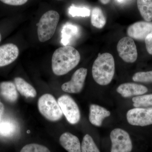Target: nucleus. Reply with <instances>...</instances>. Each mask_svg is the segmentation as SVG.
<instances>
[{"mask_svg": "<svg viewBox=\"0 0 152 152\" xmlns=\"http://www.w3.org/2000/svg\"><path fill=\"white\" fill-rule=\"evenodd\" d=\"M132 101L135 108L152 107V94L134 97Z\"/></svg>", "mask_w": 152, "mask_h": 152, "instance_id": "nucleus-21", "label": "nucleus"}, {"mask_svg": "<svg viewBox=\"0 0 152 152\" xmlns=\"http://www.w3.org/2000/svg\"><path fill=\"white\" fill-rule=\"evenodd\" d=\"M145 41L147 51L152 55V32L147 36Z\"/></svg>", "mask_w": 152, "mask_h": 152, "instance_id": "nucleus-27", "label": "nucleus"}, {"mask_svg": "<svg viewBox=\"0 0 152 152\" xmlns=\"http://www.w3.org/2000/svg\"><path fill=\"white\" fill-rule=\"evenodd\" d=\"M63 113L68 122L72 124H75L80 121V112L77 104L70 96L64 95L58 100Z\"/></svg>", "mask_w": 152, "mask_h": 152, "instance_id": "nucleus-6", "label": "nucleus"}, {"mask_svg": "<svg viewBox=\"0 0 152 152\" xmlns=\"http://www.w3.org/2000/svg\"><path fill=\"white\" fill-rule=\"evenodd\" d=\"M111 113L107 109L96 104H91L90 107L89 120L92 124L96 126H101L103 121L110 116Z\"/></svg>", "mask_w": 152, "mask_h": 152, "instance_id": "nucleus-13", "label": "nucleus"}, {"mask_svg": "<svg viewBox=\"0 0 152 152\" xmlns=\"http://www.w3.org/2000/svg\"><path fill=\"white\" fill-rule=\"evenodd\" d=\"M138 9L144 20L147 22L152 20V0H137Z\"/></svg>", "mask_w": 152, "mask_h": 152, "instance_id": "nucleus-19", "label": "nucleus"}, {"mask_svg": "<svg viewBox=\"0 0 152 152\" xmlns=\"http://www.w3.org/2000/svg\"><path fill=\"white\" fill-rule=\"evenodd\" d=\"M15 84L12 82H3L0 83V93L6 101L14 103L18 99V91Z\"/></svg>", "mask_w": 152, "mask_h": 152, "instance_id": "nucleus-16", "label": "nucleus"}, {"mask_svg": "<svg viewBox=\"0 0 152 152\" xmlns=\"http://www.w3.org/2000/svg\"><path fill=\"white\" fill-rule=\"evenodd\" d=\"M20 152H51L47 147L37 144H30L23 147Z\"/></svg>", "mask_w": 152, "mask_h": 152, "instance_id": "nucleus-25", "label": "nucleus"}, {"mask_svg": "<svg viewBox=\"0 0 152 152\" xmlns=\"http://www.w3.org/2000/svg\"><path fill=\"white\" fill-rule=\"evenodd\" d=\"M117 92L124 98L130 97L144 94L148 91L147 87L134 83H125L120 85Z\"/></svg>", "mask_w": 152, "mask_h": 152, "instance_id": "nucleus-12", "label": "nucleus"}, {"mask_svg": "<svg viewBox=\"0 0 152 152\" xmlns=\"http://www.w3.org/2000/svg\"><path fill=\"white\" fill-rule=\"evenodd\" d=\"M128 122L131 125L145 126L152 124V107L135 108L126 114Z\"/></svg>", "mask_w": 152, "mask_h": 152, "instance_id": "nucleus-7", "label": "nucleus"}, {"mask_svg": "<svg viewBox=\"0 0 152 152\" xmlns=\"http://www.w3.org/2000/svg\"><path fill=\"white\" fill-rule=\"evenodd\" d=\"M112 147L110 152H131L133 145L129 134L120 128L114 129L110 134Z\"/></svg>", "mask_w": 152, "mask_h": 152, "instance_id": "nucleus-5", "label": "nucleus"}, {"mask_svg": "<svg viewBox=\"0 0 152 152\" xmlns=\"http://www.w3.org/2000/svg\"><path fill=\"white\" fill-rule=\"evenodd\" d=\"M19 54L18 48L15 44H7L0 46V67L13 62Z\"/></svg>", "mask_w": 152, "mask_h": 152, "instance_id": "nucleus-11", "label": "nucleus"}, {"mask_svg": "<svg viewBox=\"0 0 152 152\" xmlns=\"http://www.w3.org/2000/svg\"><path fill=\"white\" fill-rule=\"evenodd\" d=\"M59 19V14L56 11H48L42 16L37 25L38 38L40 42H46L53 37Z\"/></svg>", "mask_w": 152, "mask_h": 152, "instance_id": "nucleus-3", "label": "nucleus"}, {"mask_svg": "<svg viewBox=\"0 0 152 152\" xmlns=\"http://www.w3.org/2000/svg\"><path fill=\"white\" fill-rule=\"evenodd\" d=\"M152 32V22L139 21L134 23L128 27V36L132 39L144 40Z\"/></svg>", "mask_w": 152, "mask_h": 152, "instance_id": "nucleus-10", "label": "nucleus"}, {"mask_svg": "<svg viewBox=\"0 0 152 152\" xmlns=\"http://www.w3.org/2000/svg\"><path fill=\"white\" fill-rule=\"evenodd\" d=\"M117 49L119 56L126 62L134 63L137 58L135 43L130 37H124L121 39L117 45Z\"/></svg>", "mask_w": 152, "mask_h": 152, "instance_id": "nucleus-8", "label": "nucleus"}, {"mask_svg": "<svg viewBox=\"0 0 152 152\" xmlns=\"http://www.w3.org/2000/svg\"><path fill=\"white\" fill-rule=\"evenodd\" d=\"M18 129L16 123L10 118H2L0 121V136L10 137L13 135Z\"/></svg>", "mask_w": 152, "mask_h": 152, "instance_id": "nucleus-18", "label": "nucleus"}, {"mask_svg": "<svg viewBox=\"0 0 152 152\" xmlns=\"http://www.w3.org/2000/svg\"><path fill=\"white\" fill-rule=\"evenodd\" d=\"M100 2L103 4H107L110 2L111 0H99Z\"/></svg>", "mask_w": 152, "mask_h": 152, "instance_id": "nucleus-29", "label": "nucleus"}, {"mask_svg": "<svg viewBox=\"0 0 152 152\" xmlns=\"http://www.w3.org/2000/svg\"><path fill=\"white\" fill-rule=\"evenodd\" d=\"M58 1H62V0H58Z\"/></svg>", "mask_w": 152, "mask_h": 152, "instance_id": "nucleus-32", "label": "nucleus"}, {"mask_svg": "<svg viewBox=\"0 0 152 152\" xmlns=\"http://www.w3.org/2000/svg\"><path fill=\"white\" fill-rule=\"evenodd\" d=\"M28 0H0L1 1L11 6H20L24 4Z\"/></svg>", "mask_w": 152, "mask_h": 152, "instance_id": "nucleus-26", "label": "nucleus"}, {"mask_svg": "<svg viewBox=\"0 0 152 152\" xmlns=\"http://www.w3.org/2000/svg\"><path fill=\"white\" fill-rule=\"evenodd\" d=\"M69 13L73 17H89L90 15V10L88 8L80 7L72 5L69 8Z\"/></svg>", "mask_w": 152, "mask_h": 152, "instance_id": "nucleus-23", "label": "nucleus"}, {"mask_svg": "<svg viewBox=\"0 0 152 152\" xmlns=\"http://www.w3.org/2000/svg\"><path fill=\"white\" fill-rule=\"evenodd\" d=\"M82 152H100L91 137L87 134L84 137L81 144Z\"/></svg>", "mask_w": 152, "mask_h": 152, "instance_id": "nucleus-22", "label": "nucleus"}, {"mask_svg": "<svg viewBox=\"0 0 152 152\" xmlns=\"http://www.w3.org/2000/svg\"><path fill=\"white\" fill-rule=\"evenodd\" d=\"M91 24L97 28L101 29L106 23V19L102 9L98 7L94 8L92 11L91 17Z\"/></svg>", "mask_w": 152, "mask_h": 152, "instance_id": "nucleus-20", "label": "nucleus"}, {"mask_svg": "<svg viewBox=\"0 0 152 152\" xmlns=\"http://www.w3.org/2000/svg\"><path fill=\"white\" fill-rule=\"evenodd\" d=\"M4 111V106L0 100V121L2 118L3 115Z\"/></svg>", "mask_w": 152, "mask_h": 152, "instance_id": "nucleus-28", "label": "nucleus"}, {"mask_svg": "<svg viewBox=\"0 0 152 152\" xmlns=\"http://www.w3.org/2000/svg\"><path fill=\"white\" fill-rule=\"evenodd\" d=\"M115 72V60L109 53H99L92 69L95 81L101 86H107L111 82Z\"/></svg>", "mask_w": 152, "mask_h": 152, "instance_id": "nucleus-2", "label": "nucleus"}, {"mask_svg": "<svg viewBox=\"0 0 152 152\" xmlns=\"http://www.w3.org/2000/svg\"><path fill=\"white\" fill-rule=\"evenodd\" d=\"M1 40V34H0V42Z\"/></svg>", "mask_w": 152, "mask_h": 152, "instance_id": "nucleus-31", "label": "nucleus"}, {"mask_svg": "<svg viewBox=\"0 0 152 152\" xmlns=\"http://www.w3.org/2000/svg\"><path fill=\"white\" fill-rule=\"evenodd\" d=\"M80 55L76 49L70 46H64L57 49L53 54L52 68L57 76L66 75L78 64Z\"/></svg>", "mask_w": 152, "mask_h": 152, "instance_id": "nucleus-1", "label": "nucleus"}, {"mask_svg": "<svg viewBox=\"0 0 152 152\" xmlns=\"http://www.w3.org/2000/svg\"><path fill=\"white\" fill-rule=\"evenodd\" d=\"M60 142L68 152H82L81 145L78 138L70 133L63 134L60 137Z\"/></svg>", "mask_w": 152, "mask_h": 152, "instance_id": "nucleus-14", "label": "nucleus"}, {"mask_svg": "<svg viewBox=\"0 0 152 152\" xmlns=\"http://www.w3.org/2000/svg\"><path fill=\"white\" fill-rule=\"evenodd\" d=\"M80 28L77 25L71 23H67L63 27L61 31L62 44L64 46H68L80 35Z\"/></svg>", "mask_w": 152, "mask_h": 152, "instance_id": "nucleus-15", "label": "nucleus"}, {"mask_svg": "<svg viewBox=\"0 0 152 152\" xmlns=\"http://www.w3.org/2000/svg\"><path fill=\"white\" fill-rule=\"evenodd\" d=\"M87 72V69L84 68H81L77 70L72 76L70 80L62 85V90L69 94L80 92L84 86Z\"/></svg>", "mask_w": 152, "mask_h": 152, "instance_id": "nucleus-9", "label": "nucleus"}, {"mask_svg": "<svg viewBox=\"0 0 152 152\" xmlns=\"http://www.w3.org/2000/svg\"><path fill=\"white\" fill-rule=\"evenodd\" d=\"M15 85L18 91L26 98H34L37 95V91L31 84L21 77H16L14 80Z\"/></svg>", "mask_w": 152, "mask_h": 152, "instance_id": "nucleus-17", "label": "nucleus"}, {"mask_svg": "<svg viewBox=\"0 0 152 152\" xmlns=\"http://www.w3.org/2000/svg\"><path fill=\"white\" fill-rule=\"evenodd\" d=\"M117 2H122L123 1H124V0H116Z\"/></svg>", "mask_w": 152, "mask_h": 152, "instance_id": "nucleus-30", "label": "nucleus"}, {"mask_svg": "<svg viewBox=\"0 0 152 152\" xmlns=\"http://www.w3.org/2000/svg\"><path fill=\"white\" fill-rule=\"evenodd\" d=\"M132 80L139 83H152V71L136 73L133 75Z\"/></svg>", "mask_w": 152, "mask_h": 152, "instance_id": "nucleus-24", "label": "nucleus"}, {"mask_svg": "<svg viewBox=\"0 0 152 152\" xmlns=\"http://www.w3.org/2000/svg\"><path fill=\"white\" fill-rule=\"evenodd\" d=\"M38 106L41 114L49 121H57L63 116V112L59 105L51 94L42 95L38 100Z\"/></svg>", "mask_w": 152, "mask_h": 152, "instance_id": "nucleus-4", "label": "nucleus"}]
</instances>
